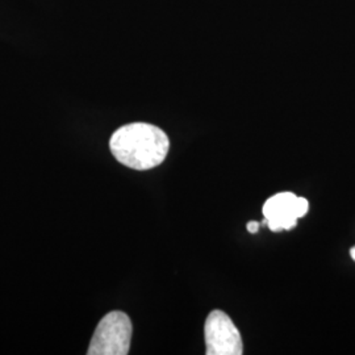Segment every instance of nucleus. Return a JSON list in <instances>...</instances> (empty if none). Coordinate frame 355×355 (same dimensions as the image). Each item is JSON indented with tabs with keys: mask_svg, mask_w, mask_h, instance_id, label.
<instances>
[{
	"mask_svg": "<svg viewBox=\"0 0 355 355\" xmlns=\"http://www.w3.org/2000/svg\"><path fill=\"white\" fill-rule=\"evenodd\" d=\"M204 337L208 355H241L243 353L241 334L228 315L223 311H212L204 325Z\"/></svg>",
	"mask_w": 355,
	"mask_h": 355,
	"instance_id": "obj_3",
	"label": "nucleus"
},
{
	"mask_svg": "<svg viewBox=\"0 0 355 355\" xmlns=\"http://www.w3.org/2000/svg\"><path fill=\"white\" fill-rule=\"evenodd\" d=\"M308 209L309 203L304 198L292 192H280L263 204V216L270 230L282 232L295 228L297 220L306 215Z\"/></svg>",
	"mask_w": 355,
	"mask_h": 355,
	"instance_id": "obj_4",
	"label": "nucleus"
},
{
	"mask_svg": "<svg viewBox=\"0 0 355 355\" xmlns=\"http://www.w3.org/2000/svg\"><path fill=\"white\" fill-rule=\"evenodd\" d=\"M350 255H352V258L355 261V246L350 250Z\"/></svg>",
	"mask_w": 355,
	"mask_h": 355,
	"instance_id": "obj_6",
	"label": "nucleus"
},
{
	"mask_svg": "<svg viewBox=\"0 0 355 355\" xmlns=\"http://www.w3.org/2000/svg\"><path fill=\"white\" fill-rule=\"evenodd\" d=\"M132 340V322L124 312L114 311L101 320L87 354L127 355Z\"/></svg>",
	"mask_w": 355,
	"mask_h": 355,
	"instance_id": "obj_2",
	"label": "nucleus"
},
{
	"mask_svg": "<svg viewBox=\"0 0 355 355\" xmlns=\"http://www.w3.org/2000/svg\"><path fill=\"white\" fill-rule=\"evenodd\" d=\"M110 149L114 158L133 170H150L165 161L170 140L165 132L148 123H132L119 128Z\"/></svg>",
	"mask_w": 355,
	"mask_h": 355,
	"instance_id": "obj_1",
	"label": "nucleus"
},
{
	"mask_svg": "<svg viewBox=\"0 0 355 355\" xmlns=\"http://www.w3.org/2000/svg\"><path fill=\"white\" fill-rule=\"evenodd\" d=\"M259 227H261V223H257V221H250V223H248V232H250V233H257L258 230H259Z\"/></svg>",
	"mask_w": 355,
	"mask_h": 355,
	"instance_id": "obj_5",
	"label": "nucleus"
}]
</instances>
